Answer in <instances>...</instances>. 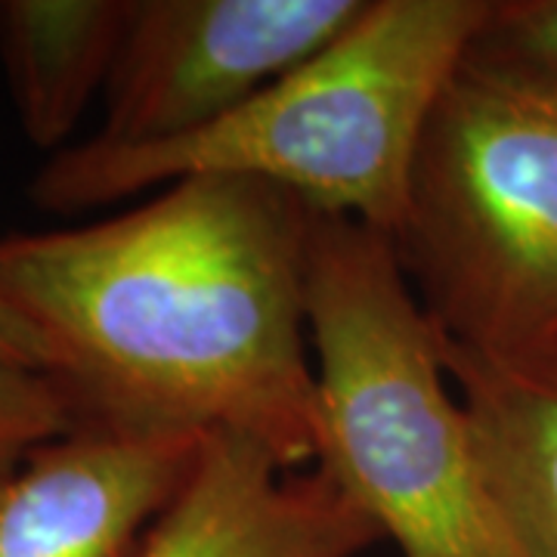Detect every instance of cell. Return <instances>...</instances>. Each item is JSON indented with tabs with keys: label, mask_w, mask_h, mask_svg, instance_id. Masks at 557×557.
<instances>
[{
	"label": "cell",
	"mask_w": 557,
	"mask_h": 557,
	"mask_svg": "<svg viewBox=\"0 0 557 557\" xmlns=\"http://www.w3.org/2000/svg\"><path fill=\"white\" fill-rule=\"evenodd\" d=\"M461 65L557 90V0H493Z\"/></svg>",
	"instance_id": "cell-10"
},
{
	"label": "cell",
	"mask_w": 557,
	"mask_h": 557,
	"mask_svg": "<svg viewBox=\"0 0 557 557\" xmlns=\"http://www.w3.org/2000/svg\"><path fill=\"white\" fill-rule=\"evenodd\" d=\"M394 242L446 347L557 357V90L461 65L424 124Z\"/></svg>",
	"instance_id": "cell-4"
},
{
	"label": "cell",
	"mask_w": 557,
	"mask_h": 557,
	"mask_svg": "<svg viewBox=\"0 0 557 557\" xmlns=\"http://www.w3.org/2000/svg\"><path fill=\"white\" fill-rule=\"evenodd\" d=\"M493 0H369L335 44L211 127L149 146L53 152L32 201L75 214L189 177L258 180L397 236L418 143Z\"/></svg>",
	"instance_id": "cell-2"
},
{
	"label": "cell",
	"mask_w": 557,
	"mask_h": 557,
	"mask_svg": "<svg viewBox=\"0 0 557 557\" xmlns=\"http://www.w3.org/2000/svg\"><path fill=\"white\" fill-rule=\"evenodd\" d=\"M137 0H0V62L22 137L62 152L109 87Z\"/></svg>",
	"instance_id": "cell-8"
},
{
	"label": "cell",
	"mask_w": 557,
	"mask_h": 557,
	"mask_svg": "<svg viewBox=\"0 0 557 557\" xmlns=\"http://www.w3.org/2000/svg\"><path fill=\"white\" fill-rule=\"evenodd\" d=\"M205 443L78 421L0 478V557H137Z\"/></svg>",
	"instance_id": "cell-6"
},
{
	"label": "cell",
	"mask_w": 557,
	"mask_h": 557,
	"mask_svg": "<svg viewBox=\"0 0 557 557\" xmlns=\"http://www.w3.org/2000/svg\"><path fill=\"white\" fill-rule=\"evenodd\" d=\"M379 539L322 468L288 471L255 440L214 434L137 557H359Z\"/></svg>",
	"instance_id": "cell-7"
},
{
	"label": "cell",
	"mask_w": 557,
	"mask_h": 557,
	"mask_svg": "<svg viewBox=\"0 0 557 557\" xmlns=\"http://www.w3.org/2000/svg\"><path fill=\"white\" fill-rule=\"evenodd\" d=\"M310 226L276 186L180 180L119 218L0 236V298L78 421L248 437L310 471Z\"/></svg>",
	"instance_id": "cell-1"
},
{
	"label": "cell",
	"mask_w": 557,
	"mask_h": 557,
	"mask_svg": "<svg viewBox=\"0 0 557 557\" xmlns=\"http://www.w3.org/2000/svg\"><path fill=\"white\" fill-rule=\"evenodd\" d=\"M75 424L78 416L57 381L0 366V478Z\"/></svg>",
	"instance_id": "cell-11"
},
{
	"label": "cell",
	"mask_w": 557,
	"mask_h": 557,
	"mask_svg": "<svg viewBox=\"0 0 557 557\" xmlns=\"http://www.w3.org/2000/svg\"><path fill=\"white\" fill-rule=\"evenodd\" d=\"M369 0H137L106 124L90 139L149 146L211 127L313 60Z\"/></svg>",
	"instance_id": "cell-5"
},
{
	"label": "cell",
	"mask_w": 557,
	"mask_h": 557,
	"mask_svg": "<svg viewBox=\"0 0 557 557\" xmlns=\"http://www.w3.org/2000/svg\"><path fill=\"white\" fill-rule=\"evenodd\" d=\"M496 493L533 557H557V357L496 362L446 347Z\"/></svg>",
	"instance_id": "cell-9"
},
{
	"label": "cell",
	"mask_w": 557,
	"mask_h": 557,
	"mask_svg": "<svg viewBox=\"0 0 557 557\" xmlns=\"http://www.w3.org/2000/svg\"><path fill=\"white\" fill-rule=\"evenodd\" d=\"M307 325L319 465L403 557H533L490 478L397 242L313 211Z\"/></svg>",
	"instance_id": "cell-3"
},
{
	"label": "cell",
	"mask_w": 557,
	"mask_h": 557,
	"mask_svg": "<svg viewBox=\"0 0 557 557\" xmlns=\"http://www.w3.org/2000/svg\"><path fill=\"white\" fill-rule=\"evenodd\" d=\"M0 366L50 379L40 341L35 338V332L22 322L20 313L3 298H0Z\"/></svg>",
	"instance_id": "cell-12"
}]
</instances>
